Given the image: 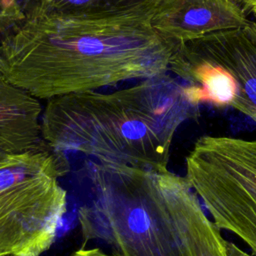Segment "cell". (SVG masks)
I'll return each instance as SVG.
<instances>
[{
  "instance_id": "9",
  "label": "cell",
  "mask_w": 256,
  "mask_h": 256,
  "mask_svg": "<svg viewBox=\"0 0 256 256\" xmlns=\"http://www.w3.org/2000/svg\"><path fill=\"white\" fill-rule=\"evenodd\" d=\"M164 0H28L27 13L58 17L139 18L152 22Z\"/></svg>"
},
{
  "instance_id": "18",
  "label": "cell",
  "mask_w": 256,
  "mask_h": 256,
  "mask_svg": "<svg viewBox=\"0 0 256 256\" xmlns=\"http://www.w3.org/2000/svg\"><path fill=\"white\" fill-rule=\"evenodd\" d=\"M3 80H5V79L3 77V74H2V71H1V66H0V82L3 81Z\"/></svg>"
},
{
  "instance_id": "14",
  "label": "cell",
  "mask_w": 256,
  "mask_h": 256,
  "mask_svg": "<svg viewBox=\"0 0 256 256\" xmlns=\"http://www.w3.org/2000/svg\"><path fill=\"white\" fill-rule=\"evenodd\" d=\"M254 15H255V18L253 20H249L248 25H247V29L256 40V14H254Z\"/></svg>"
},
{
  "instance_id": "19",
  "label": "cell",
  "mask_w": 256,
  "mask_h": 256,
  "mask_svg": "<svg viewBox=\"0 0 256 256\" xmlns=\"http://www.w3.org/2000/svg\"><path fill=\"white\" fill-rule=\"evenodd\" d=\"M0 256H6V255H0Z\"/></svg>"
},
{
  "instance_id": "3",
  "label": "cell",
  "mask_w": 256,
  "mask_h": 256,
  "mask_svg": "<svg viewBox=\"0 0 256 256\" xmlns=\"http://www.w3.org/2000/svg\"><path fill=\"white\" fill-rule=\"evenodd\" d=\"M86 172L92 195L77 213L84 243L102 242L112 256H191L165 171L93 161Z\"/></svg>"
},
{
  "instance_id": "12",
  "label": "cell",
  "mask_w": 256,
  "mask_h": 256,
  "mask_svg": "<svg viewBox=\"0 0 256 256\" xmlns=\"http://www.w3.org/2000/svg\"><path fill=\"white\" fill-rule=\"evenodd\" d=\"M225 246H226L228 256H254L253 254H249L246 251H244L242 248H240L234 242L226 240Z\"/></svg>"
},
{
  "instance_id": "17",
  "label": "cell",
  "mask_w": 256,
  "mask_h": 256,
  "mask_svg": "<svg viewBox=\"0 0 256 256\" xmlns=\"http://www.w3.org/2000/svg\"><path fill=\"white\" fill-rule=\"evenodd\" d=\"M69 256H85V248L81 247L80 249L74 251L73 253H71Z\"/></svg>"
},
{
  "instance_id": "13",
  "label": "cell",
  "mask_w": 256,
  "mask_h": 256,
  "mask_svg": "<svg viewBox=\"0 0 256 256\" xmlns=\"http://www.w3.org/2000/svg\"><path fill=\"white\" fill-rule=\"evenodd\" d=\"M85 256H112V255L106 253L99 247H93V248H85Z\"/></svg>"
},
{
  "instance_id": "2",
  "label": "cell",
  "mask_w": 256,
  "mask_h": 256,
  "mask_svg": "<svg viewBox=\"0 0 256 256\" xmlns=\"http://www.w3.org/2000/svg\"><path fill=\"white\" fill-rule=\"evenodd\" d=\"M199 116L185 85L166 72L109 93L88 91L47 100L42 137L62 152L162 172L168 170L176 131Z\"/></svg>"
},
{
  "instance_id": "10",
  "label": "cell",
  "mask_w": 256,
  "mask_h": 256,
  "mask_svg": "<svg viewBox=\"0 0 256 256\" xmlns=\"http://www.w3.org/2000/svg\"><path fill=\"white\" fill-rule=\"evenodd\" d=\"M173 209L191 256H228L220 229L208 218L193 192L179 194Z\"/></svg>"
},
{
  "instance_id": "4",
  "label": "cell",
  "mask_w": 256,
  "mask_h": 256,
  "mask_svg": "<svg viewBox=\"0 0 256 256\" xmlns=\"http://www.w3.org/2000/svg\"><path fill=\"white\" fill-rule=\"evenodd\" d=\"M65 152L43 140L0 167V255L41 256L67 212Z\"/></svg>"
},
{
  "instance_id": "1",
  "label": "cell",
  "mask_w": 256,
  "mask_h": 256,
  "mask_svg": "<svg viewBox=\"0 0 256 256\" xmlns=\"http://www.w3.org/2000/svg\"><path fill=\"white\" fill-rule=\"evenodd\" d=\"M173 46L145 19L27 13L0 40V66L6 81L49 100L166 73Z\"/></svg>"
},
{
  "instance_id": "7",
  "label": "cell",
  "mask_w": 256,
  "mask_h": 256,
  "mask_svg": "<svg viewBox=\"0 0 256 256\" xmlns=\"http://www.w3.org/2000/svg\"><path fill=\"white\" fill-rule=\"evenodd\" d=\"M169 70L185 81L186 94L195 105L208 103L225 108L232 107L236 100L238 86L232 74L186 43L173 46Z\"/></svg>"
},
{
  "instance_id": "5",
  "label": "cell",
  "mask_w": 256,
  "mask_h": 256,
  "mask_svg": "<svg viewBox=\"0 0 256 256\" xmlns=\"http://www.w3.org/2000/svg\"><path fill=\"white\" fill-rule=\"evenodd\" d=\"M185 170L212 222L256 256V140L203 135L187 154Z\"/></svg>"
},
{
  "instance_id": "6",
  "label": "cell",
  "mask_w": 256,
  "mask_h": 256,
  "mask_svg": "<svg viewBox=\"0 0 256 256\" xmlns=\"http://www.w3.org/2000/svg\"><path fill=\"white\" fill-rule=\"evenodd\" d=\"M248 21L236 0H164L151 24L175 45L219 31L244 28Z\"/></svg>"
},
{
  "instance_id": "16",
  "label": "cell",
  "mask_w": 256,
  "mask_h": 256,
  "mask_svg": "<svg viewBox=\"0 0 256 256\" xmlns=\"http://www.w3.org/2000/svg\"><path fill=\"white\" fill-rule=\"evenodd\" d=\"M242 2L250 11L256 14V0H242Z\"/></svg>"
},
{
  "instance_id": "15",
  "label": "cell",
  "mask_w": 256,
  "mask_h": 256,
  "mask_svg": "<svg viewBox=\"0 0 256 256\" xmlns=\"http://www.w3.org/2000/svg\"><path fill=\"white\" fill-rule=\"evenodd\" d=\"M14 155H15V154H14ZM12 157H13V155L7 154V153H5L4 151L0 150V167L3 166V165H5L7 162H9Z\"/></svg>"
},
{
  "instance_id": "8",
  "label": "cell",
  "mask_w": 256,
  "mask_h": 256,
  "mask_svg": "<svg viewBox=\"0 0 256 256\" xmlns=\"http://www.w3.org/2000/svg\"><path fill=\"white\" fill-rule=\"evenodd\" d=\"M40 99L3 80L0 82V150L21 154L38 144L42 137Z\"/></svg>"
},
{
  "instance_id": "11",
  "label": "cell",
  "mask_w": 256,
  "mask_h": 256,
  "mask_svg": "<svg viewBox=\"0 0 256 256\" xmlns=\"http://www.w3.org/2000/svg\"><path fill=\"white\" fill-rule=\"evenodd\" d=\"M28 0H0V40L26 18Z\"/></svg>"
}]
</instances>
